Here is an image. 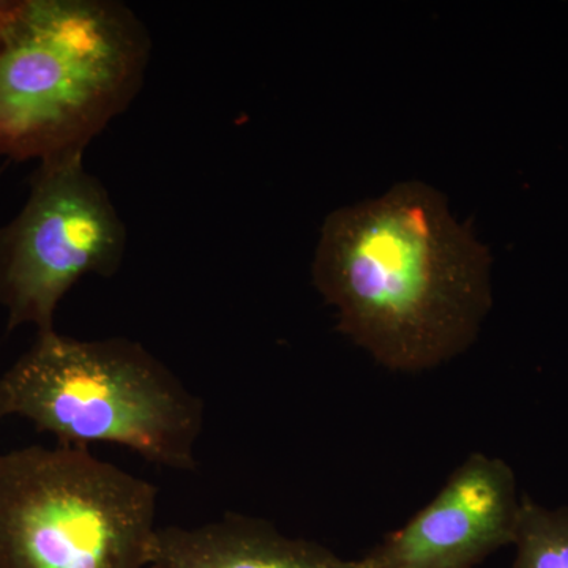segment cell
Segmentation results:
<instances>
[{"label": "cell", "instance_id": "obj_3", "mask_svg": "<svg viewBox=\"0 0 568 568\" xmlns=\"http://www.w3.org/2000/svg\"><path fill=\"white\" fill-rule=\"evenodd\" d=\"M2 377L7 416L26 418L59 446L114 444L153 465L196 467L204 405L133 339L37 334Z\"/></svg>", "mask_w": 568, "mask_h": 568}, {"label": "cell", "instance_id": "obj_7", "mask_svg": "<svg viewBox=\"0 0 568 568\" xmlns=\"http://www.w3.org/2000/svg\"><path fill=\"white\" fill-rule=\"evenodd\" d=\"M151 568L362 567L317 541L284 536L267 519L227 511L197 528H159Z\"/></svg>", "mask_w": 568, "mask_h": 568}, {"label": "cell", "instance_id": "obj_4", "mask_svg": "<svg viewBox=\"0 0 568 568\" xmlns=\"http://www.w3.org/2000/svg\"><path fill=\"white\" fill-rule=\"evenodd\" d=\"M156 497L88 448L0 454V568H151Z\"/></svg>", "mask_w": 568, "mask_h": 568}, {"label": "cell", "instance_id": "obj_1", "mask_svg": "<svg viewBox=\"0 0 568 568\" xmlns=\"http://www.w3.org/2000/svg\"><path fill=\"white\" fill-rule=\"evenodd\" d=\"M489 264L446 196L413 181L332 212L312 274L343 335L377 364L416 373L476 342L491 308Z\"/></svg>", "mask_w": 568, "mask_h": 568}, {"label": "cell", "instance_id": "obj_5", "mask_svg": "<svg viewBox=\"0 0 568 568\" xmlns=\"http://www.w3.org/2000/svg\"><path fill=\"white\" fill-rule=\"evenodd\" d=\"M125 223L84 155L44 160L21 212L0 227V308L9 331H54L59 305L84 276H112L126 252Z\"/></svg>", "mask_w": 568, "mask_h": 568}, {"label": "cell", "instance_id": "obj_9", "mask_svg": "<svg viewBox=\"0 0 568 568\" xmlns=\"http://www.w3.org/2000/svg\"><path fill=\"white\" fill-rule=\"evenodd\" d=\"M7 417L6 399H3L2 377H0V424Z\"/></svg>", "mask_w": 568, "mask_h": 568}, {"label": "cell", "instance_id": "obj_2", "mask_svg": "<svg viewBox=\"0 0 568 568\" xmlns=\"http://www.w3.org/2000/svg\"><path fill=\"white\" fill-rule=\"evenodd\" d=\"M151 51L115 0H0V156L84 155L136 99Z\"/></svg>", "mask_w": 568, "mask_h": 568}, {"label": "cell", "instance_id": "obj_6", "mask_svg": "<svg viewBox=\"0 0 568 568\" xmlns=\"http://www.w3.org/2000/svg\"><path fill=\"white\" fill-rule=\"evenodd\" d=\"M523 496L504 459L474 452L402 528L365 552L362 568H476L514 545Z\"/></svg>", "mask_w": 568, "mask_h": 568}, {"label": "cell", "instance_id": "obj_8", "mask_svg": "<svg viewBox=\"0 0 568 568\" xmlns=\"http://www.w3.org/2000/svg\"><path fill=\"white\" fill-rule=\"evenodd\" d=\"M511 568H568V507L540 506L523 495Z\"/></svg>", "mask_w": 568, "mask_h": 568}]
</instances>
